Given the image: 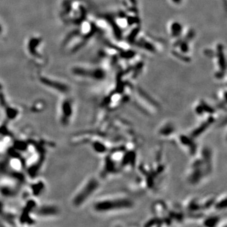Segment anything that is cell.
<instances>
[{
    "instance_id": "1",
    "label": "cell",
    "mask_w": 227,
    "mask_h": 227,
    "mask_svg": "<svg viewBox=\"0 0 227 227\" xmlns=\"http://www.w3.org/2000/svg\"><path fill=\"white\" fill-rule=\"evenodd\" d=\"M96 182L95 180L92 179L88 180L87 182L78 190L72 200L73 206L78 207L85 203V201L94 193V190L96 189L97 186Z\"/></svg>"
},
{
    "instance_id": "2",
    "label": "cell",
    "mask_w": 227,
    "mask_h": 227,
    "mask_svg": "<svg viewBox=\"0 0 227 227\" xmlns=\"http://www.w3.org/2000/svg\"><path fill=\"white\" fill-rule=\"evenodd\" d=\"M73 109H72L71 104L68 102H65L62 105L61 109L59 111V118L60 122L64 126L69 124L73 115Z\"/></svg>"
},
{
    "instance_id": "3",
    "label": "cell",
    "mask_w": 227,
    "mask_h": 227,
    "mask_svg": "<svg viewBox=\"0 0 227 227\" xmlns=\"http://www.w3.org/2000/svg\"><path fill=\"white\" fill-rule=\"evenodd\" d=\"M223 45H218V63L220 68L221 71H225L226 70V62L223 52Z\"/></svg>"
},
{
    "instance_id": "4",
    "label": "cell",
    "mask_w": 227,
    "mask_h": 227,
    "mask_svg": "<svg viewBox=\"0 0 227 227\" xmlns=\"http://www.w3.org/2000/svg\"><path fill=\"white\" fill-rule=\"evenodd\" d=\"M108 20H109V22L111 23V24L112 25L116 37H117L118 39H121V38L122 37V33H121V31L119 27L117 26V25L115 23L114 21V20L112 19V18H109L108 19Z\"/></svg>"
},
{
    "instance_id": "5",
    "label": "cell",
    "mask_w": 227,
    "mask_h": 227,
    "mask_svg": "<svg viewBox=\"0 0 227 227\" xmlns=\"http://www.w3.org/2000/svg\"><path fill=\"white\" fill-rule=\"evenodd\" d=\"M182 26L180 23L175 22L172 25L171 30H172V34L173 37H177L182 32Z\"/></svg>"
},
{
    "instance_id": "6",
    "label": "cell",
    "mask_w": 227,
    "mask_h": 227,
    "mask_svg": "<svg viewBox=\"0 0 227 227\" xmlns=\"http://www.w3.org/2000/svg\"><path fill=\"white\" fill-rule=\"evenodd\" d=\"M172 54H174V56L175 57H176V58H177L178 59H179L180 60H181L182 61L186 62V63H189V62L190 61V59L189 58V57L185 56H184L183 54H181L180 53H179V52H177V51H172Z\"/></svg>"
},
{
    "instance_id": "7",
    "label": "cell",
    "mask_w": 227,
    "mask_h": 227,
    "mask_svg": "<svg viewBox=\"0 0 227 227\" xmlns=\"http://www.w3.org/2000/svg\"><path fill=\"white\" fill-rule=\"evenodd\" d=\"M139 32H140V28L136 27L135 29H133V30L130 33V34L127 37V40L129 42H134V41H135V37H136V35Z\"/></svg>"
},
{
    "instance_id": "8",
    "label": "cell",
    "mask_w": 227,
    "mask_h": 227,
    "mask_svg": "<svg viewBox=\"0 0 227 227\" xmlns=\"http://www.w3.org/2000/svg\"><path fill=\"white\" fill-rule=\"evenodd\" d=\"M140 44L142 46L143 48L148 49V51H151V52H154L155 51V48L153 46H152V44L148 43V42H146V41H145L143 39H142V40H141V41L140 42Z\"/></svg>"
},
{
    "instance_id": "9",
    "label": "cell",
    "mask_w": 227,
    "mask_h": 227,
    "mask_svg": "<svg viewBox=\"0 0 227 227\" xmlns=\"http://www.w3.org/2000/svg\"><path fill=\"white\" fill-rule=\"evenodd\" d=\"M135 53L132 51H122L121 53V57L124 59H130L132 58L135 56Z\"/></svg>"
},
{
    "instance_id": "10",
    "label": "cell",
    "mask_w": 227,
    "mask_h": 227,
    "mask_svg": "<svg viewBox=\"0 0 227 227\" xmlns=\"http://www.w3.org/2000/svg\"><path fill=\"white\" fill-rule=\"evenodd\" d=\"M143 66V63H142V62H141V63H139L137 64L136 68H135V70H134L133 78H136V77H137L138 75L140 74L141 71L142 70Z\"/></svg>"
},
{
    "instance_id": "11",
    "label": "cell",
    "mask_w": 227,
    "mask_h": 227,
    "mask_svg": "<svg viewBox=\"0 0 227 227\" xmlns=\"http://www.w3.org/2000/svg\"><path fill=\"white\" fill-rule=\"evenodd\" d=\"M195 35V32L193 30H190L189 31V32L187 33V34L186 35V36L185 37V42H189V41H190L191 39H193Z\"/></svg>"
},
{
    "instance_id": "12",
    "label": "cell",
    "mask_w": 227,
    "mask_h": 227,
    "mask_svg": "<svg viewBox=\"0 0 227 227\" xmlns=\"http://www.w3.org/2000/svg\"><path fill=\"white\" fill-rule=\"evenodd\" d=\"M179 45L180 46V49L182 50V52H184V53L188 52L189 47H188V44H187V42H185V41H184V42H180V44Z\"/></svg>"
},
{
    "instance_id": "13",
    "label": "cell",
    "mask_w": 227,
    "mask_h": 227,
    "mask_svg": "<svg viewBox=\"0 0 227 227\" xmlns=\"http://www.w3.org/2000/svg\"><path fill=\"white\" fill-rule=\"evenodd\" d=\"M139 20L137 17H131L127 18V22L130 25H133L134 23H137L139 22Z\"/></svg>"
},
{
    "instance_id": "14",
    "label": "cell",
    "mask_w": 227,
    "mask_h": 227,
    "mask_svg": "<svg viewBox=\"0 0 227 227\" xmlns=\"http://www.w3.org/2000/svg\"><path fill=\"white\" fill-rule=\"evenodd\" d=\"M223 72L224 71H220V73H216V77H217V78H222V77L223 76V75H224V73H223Z\"/></svg>"
},
{
    "instance_id": "15",
    "label": "cell",
    "mask_w": 227,
    "mask_h": 227,
    "mask_svg": "<svg viewBox=\"0 0 227 227\" xmlns=\"http://www.w3.org/2000/svg\"><path fill=\"white\" fill-rule=\"evenodd\" d=\"M172 1L175 3H179L181 1V0H172Z\"/></svg>"
}]
</instances>
